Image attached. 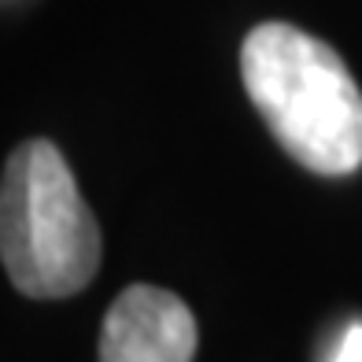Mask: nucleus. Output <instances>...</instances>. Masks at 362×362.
Wrapping results in <instances>:
<instances>
[{
  "instance_id": "obj_1",
  "label": "nucleus",
  "mask_w": 362,
  "mask_h": 362,
  "mask_svg": "<svg viewBox=\"0 0 362 362\" xmlns=\"http://www.w3.org/2000/svg\"><path fill=\"white\" fill-rule=\"evenodd\" d=\"M240 74L274 141L307 170L337 177L362 163V89L325 41L288 23L255 26Z\"/></svg>"
},
{
  "instance_id": "obj_4",
  "label": "nucleus",
  "mask_w": 362,
  "mask_h": 362,
  "mask_svg": "<svg viewBox=\"0 0 362 362\" xmlns=\"http://www.w3.org/2000/svg\"><path fill=\"white\" fill-rule=\"evenodd\" d=\"M333 362H362V325H351L340 340V351L333 355Z\"/></svg>"
},
{
  "instance_id": "obj_2",
  "label": "nucleus",
  "mask_w": 362,
  "mask_h": 362,
  "mask_svg": "<svg viewBox=\"0 0 362 362\" xmlns=\"http://www.w3.org/2000/svg\"><path fill=\"white\" fill-rule=\"evenodd\" d=\"M0 255L11 285L34 300H63L96 277L100 229L52 141H26L8 156Z\"/></svg>"
},
{
  "instance_id": "obj_3",
  "label": "nucleus",
  "mask_w": 362,
  "mask_h": 362,
  "mask_svg": "<svg viewBox=\"0 0 362 362\" xmlns=\"http://www.w3.org/2000/svg\"><path fill=\"white\" fill-rule=\"evenodd\" d=\"M196 318L174 292L129 285L100 329V362H192Z\"/></svg>"
}]
</instances>
